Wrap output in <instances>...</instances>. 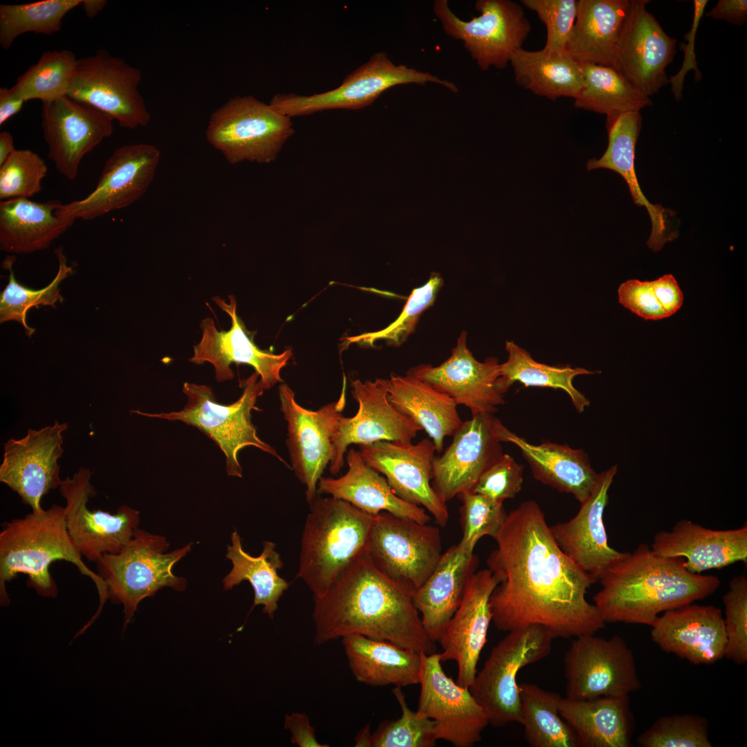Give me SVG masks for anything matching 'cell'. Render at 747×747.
<instances>
[{"label": "cell", "mask_w": 747, "mask_h": 747, "mask_svg": "<svg viewBox=\"0 0 747 747\" xmlns=\"http://www.w3.org/2000/svg\"><path fill=\"white\" fill-rule=\"evenodd\" d=\"M494 540L486 563L499 580L489 601L498 630L540 625L555 638H569L605 627L586 598L596 581L560 549L537 502L507 514Z\"/></svg>", "instance_id": "obj_1"}, {"label": "cell", "mask_w": 747, "mask_h": 747, "mask_svg": "<svg viewBox=\"0 0 747 747\" xmlns=\"http://www.w3.org/2000/svg\"><path fill=\"white\" fill-rule=\"evenodd\" d=\"M313 620L317 645L356 634L418 653L436 652L413 594L378 569L368 551L324 596L314 599Z\"/></svg>", "instance_id": "obj_2"}, {"label": "cell", "mask_w": 747, "mask_h": 747, "mask_svg": "<svg viewBox=\"0 0 747 747\" xmlns=\"http://www.w3.org/2000/svg\"><path fill=\"white\" fill-rule=\"evenodd\" d=\"M593 604L605 622L651 626L661 613L702 600L719 588L714 575L690 571L683 558L667 557L643 543L599 578Z\"/></svg>", "instance_id": "obj_3"}, {"label": "cell", "mask_w": 747, "mask_h": 747, "mask_svg": "<svg viewBox=\"0 0 747 747\" xmlns=\"http://www.w3.org/2000/svg\"><path fill=\"white\" fill-rule=\"evenodd\" d=\"M65 560L74 564L93 582L100 605L89 624L100 614L109 599L107 586L98 573L89 569L68 533L64 507L54 504L40 513L31 512L23 518L3 525L0 533V602H10L6 583L19 573L28 576V584L38 595L55 598L58 593L49 567L55 561Z\"/></svg>", "instance_id": "obj_4"}, {"label": "cell", "mask_w": 747, "mask_h": 747, "mask_svg": "<svg viewBox=\"0 0 747 747\" xmlns=\"http://www.w3.org/2000/svg\"><path fill=\"white\" fill-rule=\"evenodd\" d=\"M301 540L297 577L324 596L368 545L374 515L350 503L319 493L309 504Z\"/></svg>", "instance_id": "obj_5"}, {"label": "cell", "mask_w": 747, "mask_h": 747, "mask_svg": "<svg viewBox=\"0 0 747 747\" xmlns=\"http://www.w3.org/2000/svg\"><path fill=\"white\" fill-rule=\"evenodd\" d=\"M257 372L240 381L243 392L239 398L230 405L216 400L212 389L205 385L185 382L183 391L187 398L181 411L149 414L139 410L132 413L141 416L180 421L194 426L212 439L225 456L228 475L242 477V468L238 459L239 452L248 446L255 447L266 452L288 468L291 469L274 448L261 440L257 433L251 418L252 412L259 411L256 406L257 398L265 390Z\"/></svg>", "instance_id": "obj_6"}, {"label": "cell", "mask_w": 747, "mask_h": 747, "mask_svg": "<svg viewBox=\"0 0 747 747\" xmlns=\"http://www.w3.org/2000/svg\"><path fill=\"white\" fill-rule=\"evenodd\" d=\"M192 545L167 552L170 544L165 537L138 528L120 552L104 554L96 562L109 598L123 606L124 629L145 598L165 587L178 591L185 589L186 579L175 575L172 568Z\"/></svg>", "instance_id": "obj_7"}, {"label": "cell", "mask_w": 747, "mask_h": 747, "mask_svg": "<svg viewBox=\"0 0 747 747\" xmlns=\"http://www.w3.org/2000/svg\"><path fill=\"white\" fill-rule=\"evenodd\" d=\"M294 133L291 118L252 95L235 96L211 115L208 142L231 164L269 163Z\"/></svg>", "instance_id": "obj_8"}, {"label": "cell", "mask_w": 747, "mask_h": 747, "mask_svg": "<svg viewBox=\"0 0 747 747\" xmlns=\"http://www.w3.org/2000/svg\"><path fill=\"white\" fill-rule=\"evenodd\" d=\"M554 638L546 628L532 625L508 631L492 648L469 688L490 724L522 723L517 674L526 665L545 658Z\"/></svg>", "instance_id": "obj_9"}, {"label": "cell", "mask_w": 747, "mask_h": 747, "mask_svg": "<svg viewBox=\"0 0 747 747\" xmlns=\"http://www.w3.org/2000/svg\"><path fill=\"white\" fill-rule=\"evenodd\" d=\"M436 83L452 92L456 86L430 73L405 64H395L385 52L375 53L337 88L310 95L278 93L269 104L290 118L332 109H360L372 104L386 90L400 84Z\"/></svg>", "instance_id": "obj_10"}, {"label": "cell", "mask_w": 747, "mask_h": 747, "mask_svg": "<svg viewBox=\"0 0 747 747\" xmlns=\"http://www.w3.org/2000/svg\"><path fill=\"white\" fill-rule=\"evenodd\" d=\"M479 13L469 21L457 17L447 0H435L434 15L445 33L461 40L482 71L490 67L504 69L512 53L522 48L531 24L521 6L509 0H478Z\"/></svg>", "instance_id": "obj_11"}, {"label": "cell", "mask_w": 747, "mask_h": 747, "mask_svg": "<svg viewBox=\"0 0 747 747\" xmlns=\"http://www.w3.org/2000/svg\"><path fill=\"white\" fill-rule=\"evenodd\" d=\"M439 529L381 512L374 517L368 553L376 567L412 594L442 555Z\"/></svg>", "instance_id": "obj_12"}, {"label": "cell", "mask_w": 747, "mask_h": 747, "mask_svg": "<svg viewBox=\"0 0 747 747\" xmlns=\"http://www.w3.org/2000/svg\"><path fill=\"white\" fill-rule=\"evenodd\" d=\"M140 69L105 50L79 58L68 97L110 116L122 127L146 126L151 115L138 86Z\"/></svg>", "instance_id": "obj_13"}, {"label": "cell", "mask_w": 747, "mask_h": 747, "mask_svg": "<svg viewBox=\"0 0 747 747\" xmlns=\"http://www.w3.org/2000/svg\"><path fill=\"white\" fill-rule=\"evenodd\" d=\"M564 664L570 699L629 695L641 686L633 652L619 636L575 637Z\"/></svg>", "instance_id": "obj_14"}, {"label": "cell", "mask_w": 747, "mask_h": 747, "mask_svg": "<svg viewBox=\"0 0 747 747\" xmlns=\"http://www.w3.org/2000/svg\"><path fill=\"white\" fill-rule=\"evenodd\" d=\"M345 378L338 400L316 410L301 406L286 384L279 387L280 410L286 423V445L290 468L306 487L310 504L317 494V484L332 457V437L346 405Z\"/></svg>", "instance_id": "obj_15"}, {"label": "cell", "mask_w": 747, "mask_h": 747, "mask_svg": "<svg viewBox=\"0 0 747 747\" xmlns=\"http://www.w3.org/2000/svg\"><path fill=\"white\" fill-rule=\"evenodd\" d=\"M91 472L80 468L62 481L59 492L66 501V524L69 536L82 557L96 562L103 555L118 553L131 540L140 522V513L127 505L116 513L90 510L95 495Z\"/></svg>", "instance_id": "obj_16"}, {"label": "cell", "mask_w": 747, "mask_h": 747, "mask_svg": "<svg viewBox=\"0 0 747 747\" xmlns=\"http://www.w3.org/2000/svg\"><path fill=\"white\" fill-rule=\"evenodd\" d=\"M421 692L417 712L434 721V735L456 747L479 741L489 724L484 710L469 688L447 676L441 653H421Z\"/></svg>", "instance_id": "obj_17"}, {"label": "cell", "mask_w": 747, "mask_h": 747, "mask_svg": "<svg viewBox=\"0 0 747 747\" xmlns=\"http://www.w3.org/2000/svg\"><path fill=\"white\" fill-rule=\"evenodd\" d=\"M228 297V303L219 297H214L212 300L230 317V329L219 331L212 318L202 320L200 324L202 336L194 346V355L190 361L196 365L210 363L214 369L215 378L219 382L234 377L230 367L232 363L250 365L259 376L265 390L270 389L283 381L281 371L293 356L292 349L289 348L282 353L275 354L258 347L252 333L246 329L237 315L234 296Z\"/></svg>", "instance_id": "obj_18"}, {"label": "cell", "mask_w": 747, "mask_h": 747, "mask_svg": "<svg viewBox=\"0 0 747 747\" xmlns=\"http://www.w3.org/2000/svg\"><path fill=\"white\" fill-rule=\"evenodd\" d=\"M160 158L154 145L129 144L116 148L107 159L95 189L85 197L62 205L64 216L93 220L127 208L146 193Z\"/></svg>", "instance_id": "obj_19"}, {"label": "cell", "mask_w": 747, "mask_h": 747, "mask_svg": "<svg viewBox=\"0 0 747 747\" xmlns=\"http://www.w3.org/2000/svg\"><path fill=\"white\" fill-rule=\"evenodd\" d=\"M649 3L631 0L612 68L642 95L651 98L670 84L666 68L674 60L676 40L647 10Z\"/></svg>", "instance_id": "obj_20"}, {"label": "cell", "mask_w": 747, "mask_h": 747, "mask_svg": "<svg viewBox=\"0 0 747 747\" xmlns=\"http://www.w3.org/2000/svg\"><path fill=\"white\" fill-rule=\"evenodd\" d=\"M67 428L66 423L55 421L39 430L29 429L22 438H10L3 445L0 481L17 492L32 512L43 511V497L61 485L58 460Z\"/></svg>", "instance_id": "obj_21"}, {"label": "cell", "mask_w": 747, "mask_h": 747, "mask_svg": "<svg viewBox=\"0 0 747 747\" xmlns=\"http://www.w3.org/2000/svg\"><path fill=\"white\" fill-rule=\"evenodd\" d=\"M351 393L358 408L352 417L342 416L332 437L329 472L338 474L351 444L365 445L380 441H412L422 428L402 414L388 400L389 380L376 378L351 381Z\"/></svg>", "instance_id": "obj_22"}, {"label": "cell", "mask_w": 747, "mask_h": 747, "mask_svg": "<svg viewBox=\"0 0 747 747\" xmlns=\"http://www.w3.org/2000/svg\"><path fill=\"white\" fill-rule=\"evenodd\" d=\"M359 448L366 463L385 476L399 497L423 506L440 526L447 524L449 513L446 504L439 499L431 483L436 450L430 438L416 444L412 441H380L359 445Z\"/></svg>", "instance_id": "obj_23"}, {"label": "cell", "mask_w": 747, "mask_h": 747, "mask_svg": "<svg viewBox=\"0 0 747 747\" xmlns=\"http://www.w3.org/2000/svg\"><path fill=\"white\" fill-rule=\"evenodd\" d=\"M41 116L48 158L71 181L83 158L113 131L110 116L68 95L44 102Z\"/></svg>", "instance_id": "obj_24"}, {"label": "cell", "mask_w": 747, "mask_h": 747, "mask_svg": "<svg viewBox=\"0 0 747 747\" xmlns=\"http://www.w3.org/2000/svg\"><path fill=\"white\" fill-rule=\"evenodd\" d=\"M496 420L491 413L472 416L462 422L444 453L435 456L432 486L445 504L471 492L481 475L503 454Z\"/></svg>", "instance_id": "obj_25"}, {"label": "cell", "mask_w": 747, "mask_h": 747, "mask_svg": "<svg viewBox=\"0 0 747 747\" xmlns=\"http://www.w3.org/2000/svg\"><path fill=\"white\" fill-rule=\"evenodd\" d=\"M467 333L462 331L451 355L434 367L419 365L409 374L451 398L457 405L468 407L472 416L497 411L505 401L496 387L500 363L493 357L477 360L467 347Z\"/></svg>", "instance_id": "obj_26"}, {"label": "cell", "mask_w": 747, "mask_h": 747, "mask_svg": "<svg viewBox=\"0 0 747 747\" xmlns=\"http://www.w3.org/2000/svg\"><path fill=\"white\" fill-rule=\"evenodd\" d=\"M499 583L488 569L475 571L468 579L461 604L441 635V661L457 664L456 683L469 688L477 673L492 615L490 598Z\"/></svg>", "instance_id": "obj_27"}, {"label": "cell", "mask_w": 747, "mask_h": 747, "mask_svg": "<svg viewBox=\"0 0 747 747\" xmlns=\"http://www.w3.org/2000/svg\"><path fill=\"white\" fill-rule=\"evenodd\" d=\"M617 471L614 465L600 473L595 489L581 503L578 513L570 520L550 527L563 553L596 582L625 553L609 545L603 522L609 490Z\"/></svg>", "instance_id": "obj_28"}, {"label": "cell", "mask_w": 747, "mask_h": 747, "mask_svg": "<svg viewBox=\"0 0 747 747\" xmlns=\"http://www.w3.org/2000/svg\"><path fill=\"white\" fill-rule=\"evenodd\" d=\"M650 627L661 650L693 664L710 665L724 657V620L717 607L688 604L664 611Z\"/></svg>", "instance_id": "obj_29"}, {"label": "cell", "mask_w": 747, "mask_h": 747, "mask_svg": "<svg viewBox=\"0 0 747 747\" xmlns=\"http://www.w3.org/2000/svg\"><path fill=\"white\" fill-rule=\"evenodd\" d=\"M651 548L667 557L684 559L691 572L701 573L737 562H747V526L713 530L690 520L677 522L670 531H661Z\"/></svg>", "instance_id": "obj_30"}, {"label": "cell", "mask_w": 747, "mask_h": 747, "mask_svg": "<svg viewBox=\"0 0 747 747\" xmlns=\"http://www.w3.org/2000/svg\"><path fill=\"white\" fill-rule=\"evenodd\" d=\"M642 125V116L638 111H632L607 118L608 146L599 158L587 161V168L611 169L619 174L626 181L635 204L644 206L649 215L652 230L647 241V246L656 252L665 243L677 237V232L672 229V211L661 205L651 203L641 190L635 171L636 145Z\"/></svg>", "instance_id": "obj_31"}, {"label": "cell", "mask_w": 747, "mask_h": 747, "mask_svg": "<svg viewBox=\"0 0 747 747\" xmlns=\"http://www.w3.org/2000/svg\"><path fill=\"white\" fill-rule=\"evenodd\" d=\"M495 428L501 442L511 443L519 449L537 481L572 495L580 504L595 489L600 474L593 469L583 450L549 441L532 444L509 430L498 418Z\"/></svg>", "instance_id": "obj_32"}, {"label": "cell", "mask_w": 747, "mask_h": 747, "mask_svg": "<svg viewBox=\"0 0 747 747\" xmlns=\"http://www.w3.org/2000/svg\"><path fill=\"white\" fill-rule=\"evenodd\" d=\"M478 562L473 552L458 544L453 545L442 553L432 573L414 592V604L432 641L439 640L459 607L468 580Z\"/></svg>", "instance_id": "obj_33"}, {"label": "cell", "mask_w": 747, "mask_h": 747, "mask_svg": "<svg viewBox=\"0 0 747 747\" xmlns=\"http://www.w3.org/2000/svg\"><path fill=\"white\" fill-rule=\"evenodd\" d=\"M345 461L347 471L337 478L322 477L317 493L347 501L371 515L387 512L421 524L430 520L425 508L399 497L385 477L366 463L359 451L350 449Z\"/></svg>", "instance_id": "obj_34"}, {"label": "cell", "mask_w": 747, "mask_h": 747, "mask_svg": "<svg viewBox=\"0 0 747 747\" xmlns=\"http://www.w3.org/2000/svg\"><path fill=\"white\" fill-rule=\"evenodd\" d=\"M631 0H578L566 53L577 63L612 67Z\"/></svg>", "instance_id": "obj_35"}, {"label": "cell", "mask_w": 747, "mask_h": 747, "mask_svg": "<svg viewBox=\"0 0 747 747\" xmlns=\"http://www.w3.org/2000/svg\"><path fill=\"white\" fill-rule=\"evenodd\" d=\"M559 712L579 746L629 747L634 730L629 695L591 699L562 697Z\"/></svg>", "instance_id": "obj_36"}, {"label": "cell", "mask_w": 747, "mask_h": 747, "mask_svg": "<svg viewBox=\"0 0 747 747\" xmlns=\"http://www.w3.org/2000/svg\"><path fill=\"white\" fill-rule=\"evenodd\" d=\"M58 200L35 202L15 198L0 203V248L10 254L46 249L75 220L62 215Z\"/></svg>", "instance_id": "obj_37"}, {"label": "cell", "mask_w": 747, "mask_h": 747, "mask_svg": "<svg viewBox=\"0 0 747 747\" xmlns=\"http://www.w3.org/2000/svg\"><path fill=\"white\" fill-rule=\"evenodd\" d=\"M349 668L360 683L372 686L418 684L421 653L361 635L342 638Z\"/></svg>", "instance_id": "obj_38"}, {"label": "cell", "mask_w": 747, "mask_h": 747, "mask_svg": "<svg viewBox=\"0 0 747 747\" xmlns=\"http://www.w3.org/2000/svg\"><path fill=\"white\" fill-rule=\"evenodd\" d=\"M388 400L428 434L437 452L444 439L453 436L462 423L456 403L446 394L409 374L390 376Z\"/></svg>", "instance_id": "obj_39"}, {"label": "cell", "mask_w": 747, "mask_h": 747, "mask_svg": "<svg viewBox=\"0 0 747 747\" xmlns=\"http://www.w3.org/2000/svg\"><path fill=\"white\" fill-rule=\"evenodd\" d=\"M517 83L535 95L555 100L575 98L581 90L583 74L580 64L566 53L544 48L530 51L520 48L510 57Z\"/></svg>", "instance_id": "obj_40"}, {"label": "cell", "mask_w": 747, "mask_h": 747, "mask_svg": "<svg viewBox=\"0 0 747 747\" xmlns=\"http://www.w3.org/2000/svg\"><path fill=\"white\" fill-rule=\"evenodd\" d=\"M275 548V543L264 542L261 553L257 557L252 556L243 550L241 537L234 531L231 535V545H228L226 553V557L231 561L232 568L223 579L225 590L232 589L243 581L249 582L255 593L252 609L261 605L264 613L270 618L274 617L278 602L290 584L277 573L282 568L283 562Z\"/></svg>", "instance_id": "obj_41"}, {"label": "cell", "mask_w": 747, "mask_h": 747, "mask_svg": "<svg viewBox=\"0 0 747 747\" xmlns=\"http://www.w3.org/2000/svg\"><path fill=\"white\" fill-rule=\"evenodd\" d=\"M507 360L500 364L496 387L502 395L518 382L526 387L560 389L569 396L575 409L582 413L590 405L589 399L573 385L574 378L597 371L570 365H548L535 361L530 353L513 341H506Z\"/></svg>", "instance_id": "obj_42"}, {"label": "cell", "mask_w": 747, "mask_h": 747, "mask_svg": "<svg viewBox=\"0 0 747 747\" xmlns=\"http://www.w3.org/2000/svg\"><path fill=\"white\" fill-rule=\"evenodd\" d=\"M524 738L531 747H579L578 738L561 717L562 697L534 683L519 684Z\"/></svg>", "instance_id": "obj_43"}, {"label": "cell", "mask_w": 747, "mask_h": 747, "mask_svg": "<svg viewBox=\"0 0 747 747\" xmlns=\"http://www.w3.org/2000/svg\"><path fill=\"white\" fill-rule=\"evenodd\" d=\"M584 84L574 98L578 109L606 115L607 117L639 111L652 105V100L630 85L609 66L581 65Z\"/></svg>", "instance_id": "obj_44"}, {"label": "cell", "mask_w": 747, "mask_h": 747, "mask_svg": "<svg viewBox=\"0 0 747 747\" xmlns=\"http://www.w3.org/2000/svg\"><path fill=\"white\" fill-rule=\"evenodd\" d=\"M58 259L57 273L50 283L44 288L35 290L19 283L15 277L12 266L15 261L14 255H9L2 262V267L9 270V279L0 295V322L15 321L20 323L27 337L35 333L34 328L26 322L27 312L33 307L50 306L56 308L55 304L62 303L59 285L68 277L73 274V269L67 265V260L62 247L55 249Z\"/></svg>", "instance_id": "obj_45"}, {"label": "cell", "mask_w": 747, "mask_h": 747, "mask_svg": "<svg viewBox=\"0 0 747 747\" xmlns=\"http://www.w3.org/2000/svg\"><path fill=\"white\" fill-rule=\"evenodd\" d=\"M80 3L81 0H44L1 4V46L8 50L18 37L27 33L53 35L61 29L65 15Z\"/></svg>", "instance_id": "obj_46"}, {"label": "cell", "mask_w": 747, "mask_h": 747, "mask_svg": "<svg viewBox=\"0 0 747 747\" xmlns=\"http://www.w3.org/2000/svg\"><path fill=\"white\" fill-rule=\"evenodd\" d=\"M78 59L69 50H47L18 77L12 92L26 102H48L66 95Z\"/></svg>", "instance_id": "obj_47"}, {"label": "cell", "mask_w": 747, "mask_h": 747, "mask_svg": "<svg viewBox=\"0 0 747 747\" xmlns=\"http://www.w3.org/2000/svg\"><path fill=\"white\" fill-rule=\"evenodd\" d=\"M393 694L401 708L396 720L382 723L371 736L370 747H432L437 741L434 720L420 715L407 704L401 688L395 687Z\"/></svg>", "instance_id": "obj_48"}, {"label": "cell", "mask_w": 747, "mask_h": 747, "mask_svg": "<svg viewBox=\"0 0 747 747\" xmlns=\"http://www.w3.org/2000/svg\"><path fill=\"white\" fill-rule=\"evenodd\" d=\"M443 284L439 273H432L427 282L413 289L398 317L385 329L351 337V342L373 345L378 340H385L393 347H399L413 333L422 314L431 307Z\"/></svg>", "instance_id": "obj_49"}, {"label": "cell", "mask_w": 747, "mask_h": 747, "mask_svg": "<svg viewBox=\"0 0 747 747\" xmlns=\"http://www.w3.org/2000/svg\"><path fill=\"white\" fill-rule=\"evenodd\" d=\"M636 741L642 747L712 746L707 719L693 714L661 717Z\"/></svg>", "instance_id": "obj_50"}, {"label": "cell", "mask_w": 747, "mask_h": 747, "mask_svg": "<svg viewBox=\"0 0 747 747\" xmlns=\"http://www.w3.org/2000/svg\"><path fill=\"white\" fill-rule=\"evenodd\" d=\"M48 168L30 149H16L0 166V199H30L42 190Z\"/></svg>", "instance_id": "obj_51"}, {"label": "cell", "mask_w": 747, "mask_h": 747, "mask_svg": "<svg viewBox=\"0 0 747 747\" xmlns=\"http://www.w3.org/2000/svg\"><path fill=\"white\" fill-rule=\"evenodd\" d=\"M462 501L461 521L463 535L458 544L464 550L473 552L483 536L495 537L506 516L503 504L492 501L473 492L458 496Z\"/></svg>", "instance_id": "obj_52"}, {"label": "cell", "mask_w": 747, "mask_h": 747, "mask_svg": "<svg viewBox=\"0 0 747 747\" xmlns=\"http://www.w3.org/2000/svg\"><path fill=\"white\" fill-rule=\"evenodd\" d=\"M726 647L724 657L737 665L747 662V578L737 575L723 597Z\"/></svg>", "instance_id": "obj_53"}, {"label": "cell", "mask_w": 747, "mask_h": 747, "mask_svg": "<svg viewBox=\"0 0 747 747\" xmlns=\"http://www.w3.org/2000/svg\"><path fill=\"white\" fill-rule=\"evenodd\" d=\"M521 3L535 12L546 28L544 49L565 52L578 12V0H522Z\"/></svg>", "instance_id": "obj_54"}, {"label": "cell", "mask_w": 747, "mask_h": 747, "mask_svg": "<svg viewBox=\"0 0 747 747\" xmlns=\"http://www.w3.org/2000/svg\"><path fill=\"white\" fill-rule=\"evenodd\" d=\"M524 466L507 454H504L479 477L471 492L481 495L495 502L503 504L514 498L522 490Z\"/></svg>", "instance_id": "obj_55"}, {"label": "cell", "mask_w": 747, "mask_h": 747, "mask_svg": "<svg viewBox=\"0 0 747 747\" xmlns=\"http://www.w3.org/2000/svg\"><path fill=\"white\" fill-rule=\"evenodd\" d=\"M619 302L646 320H658L667 315L658 302L650 282L629 279L618 289Z\"/></svg>", "instance_id": "obj_56"}, {"label": "cell", "mask_w": 747, "mask_h": 747, "mask_svg": "<svg viewBox=\"0 0 747 747\" xmlns=\"http://www.w3.org/2000/svg\"><path fill=\"white\" fill-rule=\"evenodd\" d=\"M708 3V0L693 1L694 12L691 28L684 36L688 43L687 44L683 43L681 44V48L684 51L683 62L679 71L674 76L669 77L671 91L676 101H679L683 98L685 77L689 71H693L694 72L697 82L701 79V73L698 68L696 60L694 42L696 33Z\"/></svg>", "instance_id": "obj_57"}, {"label": "cell", "mask_w": 747, "mask_h": 747, "mask_svg": "<svg viewBox=\"0 0 747 747\" xmlns=\"http://www.w3.org/2000/svg\"><path fill=\"white\" fill-rule=\"evenodd\" d=\"M650 282L658 302L667 316L676 313L683 304V295L675 277L668 274Z\"/></svg>", "instance_id": "obj_58"}, {"label": "cell", "mask_w": 747, "mask_h": 747, "mask_svg": "<svg viewBox=\"0 0 747 747\" xmlns=\"http://www.w3.org/2000/svg\"><path fill=\"white\" fill-rule=\"evenodd\" d=\"M284 728L290 732V741L299 747H328L316 738L315 728L304 713L293 712L285 717Z\"/></svg>", "instance_id": "obj_59"}, {"label": "cell", "mask_w": 747, "mask_h": 747, "mask_svg": "<svg viewBox=\"0 0 747 747\" xmlns=\"http://www.w3.org/2000/svg\"><path fill=\"white\" fill-rule=\"evenodd\" d=\"M706 16L730 24L742 26L747 21L746 0H719Z\"/></svg>", "instance_id": "obj_60"}, {"label": "cell", "mask_w": 747, "mask_h": 747, "mask_svg": "<svg viewBox=\"0 0 747 747\" xmlns=\"http://www.w3.org/2000/svg\"><path fill=\"white\" fill-rule=\"evenodd\" d=\"M26 102L15 94L11 88H0V125L18 113Z\"/></svg>", "instance_id": "obj_61"}, {"label": "cell", "mask_w": 747, "mask_h": 747, "mask_svg": "<svg viewBox=\"0 0 747 747\" xmlns=\"http://www.w3.org/2000/svg\"><path fill=\"white\" fill-rule=\"evenodd\" d=\"M15 150L12 134L8 131H2L0 133V166Z\"/></svg>", "instance_id": "obj_62"}, {"label": "cell", "mask_w": 747, "mask_h": 747, "mask_svg": "<svg viewBox=\"0 0 747 747\" xmlns=\"http://www.w3.org/2000/svg\"><path fill=\"white\" fill-rule=\"evenodd\" d=\"M107 3L106 0H81L80 6L89 18H94Z\"/></svg>", "instance_id": "obj_63"}, {"label": "cell", "mask_w": 747, "mask_h": 747, "mask_svg": "<svg viewBox=\"0 0 747 747\" xmlns=\"http://www.w3.org/2000/svg\"><path fill=\"white\" fill-rule=\"evenodd\" d=\"M371 736L369 725L365 727L356 737V746L370 747Z\"/></svg>", "instance_id": "obj_64"}]
</instances>
